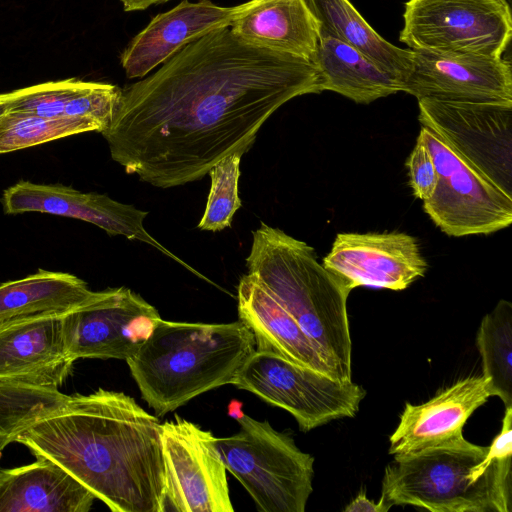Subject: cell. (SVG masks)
<instances>
[{
    "mask_svg": "<svg viewBox=\"0 0 512 512\" xmlns=\"http://www.w3.org/2000/svg\"><path fill=\"white\" fill-rule=\"evenodd\" d=\"M321 92L312 61L247 44L226 27L122 90L101 133L127 174L172 188L201 179L231 153L244 155L282 105Z\"/></svg>",
    "mask_w": 512,
    "mask_h": 512,
    "instance_id": "6da1fadb",
    "label": "cell"
},
{
    "mask_svg": "<svg viewBox=\"0 0 512 512\" xmlns=\"http://www.w3.org/2000/svg\"><path fill=\"white\" fill-rule=\"evenodd\" d=\"M15 442L59 464L113 512H162L161 423L130 396H69Z\"/></svg>",
    "mask_w": 512,
    "mask_h": 512,
    "instance_id": "7a4b0ae2",
    "label": "cell"
},
{
    "mask_svg": "<svg viewBox=\"0 0 512 512\" xmlns=\"http://www.w3.org/2000/svg\"><path fill=\"white\" fill-rule=\"evenodd\" d=\"M255 349L252 332L240 320L206 324L159 318L126 362L142 398L161 417L202 393L232 384Z\"/></svg>",
    "mask_w": 512,
    "mask_h": 512,
    "instance_id": "3957f363",
    "label": "cell"
},
{
    "mask_svg": "<svg viewBox=\"0 0 512 512\" xmlns=\"http://www.w3.org/2000/svg\"><path fill=\"white\" fill-rule=\"evenodd\" d=\"M246 266L298 323L334 377L352 380L350 292L317 261L314 249L262 222L252 232Z\"/></svg>",
    "mask_w": 512,
    "mask_h": 512,
    "instance_id": "277c9868",
    "label": "cell"
},
{
    "mask_svg": "<svg viewBox=\"0 0 512 512\" xmlns=\"http://www.w3.org/2000/svg\"><path fill=\"white\" fill-rule=\"evenodd\" d=\"M464 436L395 455L382 479L381 499L432 512H510L512 456L487 458Z\"/></svg>",
    "mask_w": 512,
    "mask_h": 512,
    "instance_id": "5b68a950",
    "label": "cell"
},
{
    "mask_svg": "<svg viewBox=\"0 0 512 512\" xmlns=\"http://www.w3.org/2000/svg\"><path fill=\"white\" fill-rule=\"evenodd\" d=\"M238 433L214 438L226 469L261 512H304L313 491L314 458L267 421L236 415Z\"/></svg>",
    "mask_w": 512,
    "mask_h": 512,
    "instance_id": "8992f818",
    "label": "cell"
},
{
    "mask_svg": "<svg viewBox=\"0 0 512 512\" xmlns=\"http://www.w3.org/2000/svg\"><path fill=\"white\" fill-rule=\"evenodd\" d=\"M511 36L506 0H408L399 40L416 51L498 58Z\"/></svg>",
    "mask_w": 512,
    "mask_h": 512,
    "instance_id": "52a82bcc",
    "label": "cell"
},
{
    "mask_svg": "<svg viewBox=\"0 0 512 512\" xmlns=\"http://www.w3.org/2000/svg\"><path fill=\"white\" fill-rule=\"evenodd\" d=\"M288 411L302 432L330 421L352 418L366 396L352 380L342 381L281 356L255 350L233 383Z\"/></svg>",
    "mask_w": 512,
    "mask_h": 512,
    "instance_id": "ba28073f",
    "label": "cell"
},
{
    "mask_svg": "<svg viewBox=\"0 0 512 512\" xmlns=\"http://www.w3.org/2000/svg\"><path fill=\"white\" fill-rule=\"evenodd\" d=\"M419 136L429 149L438 174L423 209L437 227L454 237L490 234L512 222V197L454 152L430 129Z\"/></svg>",
    "mask_w": 512,
    "mask_h": 512,
    "instance_id": "9c48e42d",
    "label": "cell"
},
{
    "mask_svg": "<svg viewBox=\"0 0 512 512\" xmlns=\"http://www.w3.org/2000/svg\"><path fill=\"white\" fill-rule=\"evenodd\" d=\"M419 122L512 197V103L418 99Z\"/></svg>",
    "mask_w": 512,
    "mask_h": 512,
    "instance_id": "30bf717a",
    "label": "cell"
},
{
    "mask_svg": "<svg viewBox=\"0 0 512 512\" xmlns=\"http://www.w3.org/2000/svg\"><path fill=\"white\" fill-rule=\"evenodd\" d=\"M215 436L175 416L161 424L162 512H233L227 469Z\"/></svg>",
    "mask_w": 512,
    "mask_h": 512,
    "instance_id": "8fae6325",
    "label": "cell"
},
{
    "mask_svg": "<svg viewBox=\"0 0 512 512\" xmlns=\"http://www.w3.org/2000/svg\"><path fill=\"white\" fill-rule=\"evenodd\" d=\"M62 318L66 348L75 361L129 359L161 317L139 294L119 287L100 291L96 299Z\"/></svg>",
    "mask_w": 512,
    "mask_h": 512,
    "instance_id": "7c38bea8",
    "label": "cell"
},
{
    "mask_svg": "<svg viewBox=\"0 0 512 512\" xmlns=\"http://www.w3.org/2000/svg\"><path fill=\"white\" fill-rule=\"evenodd\" d=\"M323 266L349 292L359 286L404 290L427 270L416 239L402 232L338 233Z\"/></svg>",
    "mask_w": 512,
    "mask_h": 512,
    "instance_id": "4fadbf2b",
    "label": "cell"
},
{
    "mask_svg": "<svg viewBox=\"0 0 512 512\" xmlns=\"http://www.w3.org/2000/svg\"><path fill=\"white\" fill-rule=\"evenodd\" d=\"M2 204L8 214L40 212L75 218L100 227L110 236L122 235L144 242L205 279L148 233L143 225L147 211L118 202L107 195L84 193L61 184H37L22 180L4 191Z\"/></svg>",
    "mask_w": 512,
    "mask_h": 512,
    "instance_id": "5bb4252c",
    "label": "cell"
},
{
    "mask_svg": "<svg viewBox=\"0 0 512 512\" xmlns=\"http://www.w3.org/2000/svg\"><path fill=\"white\" fill-rule=\"evenodd\" d=\"M403 92L418 99L512 103L509 58L444 55L413 50Z\"/></svg>",
    "mask_w": 512,
    "mask_h": 512,
    "instance_id": "9a60e30c",
    "label": "cell"
},
{
    "mask_svg": "<svg viewBox=\"0 0 512 512\" xmlns=\"http://www.w3.org/2000/svg\"><path fill=\"white\" fill-rule=\"evenodd\" d=\"M250 0L222 7L210 0L181 1L171 10L153 17L121 54V65L129 79L143 78L186 44L215 30L230 27Z\"/></svg>",
    "mask_w": 512,
    "mask_h": 512,
    "instance_id": "2e32d148",
    "label": "cell"
},
{
    "mask_svg": "<svg viewBox=\"0 0 512 512\" xmlns=\"http://www.w3.org/2000/svg\"><path fill=\"white\" fill-rule=\"evenodd\" d=\"M490 397V380L473 375L439 390L424 403L406 402L389 437V454H408L463 436L467 420Z\"/></svg>",
    "mask_w": 512,
    "mask_h": 512,
    "instance_id": "e0dca14e",
    "label": "cell"
},
{
    "mask_svg": "<svg viewBox=\"0 0 512 512\" xmlns=\"http://www.w3.org/2000/svg\"><path fill=\"white\" fill-rule=\"evenodd\" d=\"M63 315L0 325V379L59 388L73 363L63 332Z\"/></svg>",
    "mask_w": 512,
    "mask_h": 512,
    "instance_id": "ac0fdd59",
    "label": "cell"
},
{
    "mask_svg": "<svg viewBox=\"0 0 512 512\" xmlns=\"http://www.w3.org/2000/svg\"><path fill=\"white\" fill-rule=\"evenodd\" d=\"M237 298L239 320L252 332L255 350L335 378L298 323L254 275L241 277Z\"/></svg>",
    "mask_w": 512,
    "mask_h": 512,
    "instance_id": "d6986e66",
    "label": "cell"
},
{
    "mask_svg": "<svg viewBox=\"0 0 512 512\" xmlns=\"http://www.w3.org/2000/svg\"><path fill=\"white\" fill-rule=\"evenodd\" d=\"M29 465L0 468V512H88L93 493L43 456Z\"/></svg>",
    "mask_w": 512,
    "mask_h": 512,
    "instance_id": "ffe728a7",
    "label": "cell"
},
{
    "mask_svg": "<svg viewBox=\"0 0 512 512\" xmlns=\"http://www.w3.org/2000/svg\"><path fill=\"white\" fill-rule=\"evenodd\" d=\"M243 42L312 61L319 26L306 0H250L230 25Z\"/></svg>",
    "mask_w": 512,
    "mask_h": 512,
    "instance_id": "44dd1931",
    "label": "cell"
},
{
    "mask_svg": "<svg viewBox=\"0 0 512 512\" xmlns=\"http://www.w3.org/2000/svg\"><path fill=\"white\" fill-rule=\"evenodd\" d=\"M322 90L369 104L403 91V83L355 48L319 31L314 58Z\"/></svg>",
    "mask_w": 512,
    "mask_h": 512,
    "instance_id": "7402d4cb",
    "label": "cell"
},
{
    "mask_svg": "<svg viewBox=\"0 0 512 512\" xmlns=\"http://www.w3.org/2000/svg\"><path fill=\"white\" fill-rule=\"evenodd\" d=\"M75 275L39 269L0 285V325L40 316L65 315L96 299Z\"/></svg>",
    "mask_w": 512,
    "mask_h": 512,
    "instance_id": "603a6c76",
    "label": "cell"
},
{
    "mask_svg": "<svg viewBox=\"0 0 512 512\" xmlns=\"http://www.w3.org/2000/svg\"><path fill=\"white\" fill-rule=\"evenodd\" d=\"M319 31L355 48L404 85L413 50L400 48L380 36L350 0H306Z\"/></svg>",
    "mask_w": 512,
    "mask_h": 512,
    "instance_id": "cb8c5ba5",
    "label": "cell"
},
{
    "mask_svg": "<svg viewBox=\"0 0 512 512\" xmlns=\"http://www.w3.org/2000/svg\"><path fill=\"white\" fill-rule=\"evenodd\" d=\"M68 399L55 387L0 379V454L22 432L60 410Z\"/></svg>",
    "mask_w": 512,
    "mask_h": 512,
    "instance_id": "d4e9b609",
    "label": "cell"
},
{
    "mask_svg": "<svg viewBox=\"0 0 512 512\" xmlns=\"http://www.w3.org/2000/svg\"><path fill=\"white\" fill-rule=\"evenodd\" d=\"M476 346L482 375L490 380L492 396L512 407V304L500 300L479 326Z\"/></svg>",
    "mask_w": 512,
    "mask_h": 512,
    "instance_id": "484cf974",
    "label": "cell"
},
{
    "mask_svg": "<svg viewBox=\"0 0 512 512\" xmlns=\"http://www.w3.org/2000/svg\"><path fill=\"white\" fill-rule=\"evenodd\" d=\"M102 132V126L79 117L48 118L6 111L0 117V153L29 148L45 142L85 132Z\"/></svg>",
    "mask_w": 512,
    "mask_h": 512,
    "instance_id": "4316f807",
    "label": "cell"
},
{
    "mask_svg": "<svg viewBox=\"0 0 512 512\" xmlns=\"http://www.w3.org/2000/svg\"><path fill=\"white\" fill-rule=\"evenodd\" d=\"M240 153H231L208 172L211 185L203 216L198 228L217 232L231 226L233 216L241 206L238 194Z\"/></svg>",
    "mask_w": 512,
    "mask_h": 512,
    "instance_id": "83f0119b",
    "label": "cell"
},
{
    "mask_svg": "<svg viewBox=\"0 0 512 512\" xmlns=\"http://www.w3.org/2000/svg\"><path fill=\"white\" fill-rule=\"evenodd\" d=\"M86 81L70 78L50 81L0 94L7 111L23 112L42 117H63L66 106Z\"/></svg>",
    "mask_w": 512,
    "mask_h": 512,
    "instance_id": "f1b7e54d",
    "label": "cell"
},
{
    "mask_svg": "<svg viewBox=\"0 0 512 512\" xmlns=\"http://www.w3.org/2000/svg\"><path fill=\"white\" fill-rule=\"evenodd\" d=\"M406 166L414 196L422 201L428 199L436 188L438 174L431 153L419 135Z\"/></svg>",
    "mask_w": 512,
    "mask_h": 512,
    "instance_id": "f546056e",
    "label": "cell"
},
{
    "mask_svg": "<svg viewBox=\"0 0 512 512\" xmlns=\"http://www.w3.org/2000/svg\"><path fill=\"white\" fill-rule=\"evenodd\" d=\"M391 508L381 498L376 503L368 499L365 492L359 493L345 508V512H387Z\"/></svg>",
    "mask_w": 512,
    "mask_h": 512,
    "instance_id": "4dcf8cb0",
    "label": "cell"
},
{
    "mask_svg": "<svg viewBox=\"0 0 512 512\" xmlns=\"http://www.w3.org/2000/svg\"><path fill=\"white\" fill-rule=\"evenodd\" d=\"M124 11L133 12V11H142L147 8L168 2L170 0H120Z\"/></svg>",
    "mask_w": 512,
    "mask_h": 512,
    "instance_id": "1f68e13d",
    "label": "cell"
},
{
    "mask_svg": "<svg viewBox=\"0 0 512 512\" xmlns=\"http://www.w3.org/2000/svg\"><path fill=\"white\" fill-rule=\"evenodd\" d=\"M7 111V105L0 96V117Z\"/></svg>",
    "mask_w": 512,
    "mask_h": 512,
    "instance_id": "d6a6232c",
    "label": "cell"
},
{
    "mask_svg": "<svg viewBox=\"0 0 512 512\" xmlns=\"http://www.w3.org/2000/svg\"><path fill=\"white\" fill-rule=\"evenodd\" d=\"M509 4H511V0H506Z\"/></svg>",
    "mask_w": 512,
    "mask_h": 512,
    "instance_id": "836d02e7",
    "label": "cell"
}]
</instances>
